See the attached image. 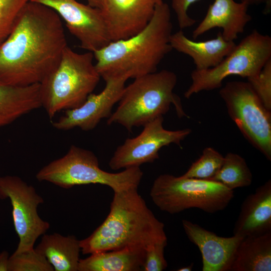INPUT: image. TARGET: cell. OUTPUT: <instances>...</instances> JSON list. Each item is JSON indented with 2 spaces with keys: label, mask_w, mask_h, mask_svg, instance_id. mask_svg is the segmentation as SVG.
<instances>
[{
  "label": "cell",
  "mask_w": 271,
  "mask_h": 271,
  "mask_svg": "<svg viewBox=\"0 0 271 271\" xmlns=\"http://www.w3.org/2000/svg\"><path fill=\"white\" fill-rule=\"evenodd\" d=\"M163 116L159 117L144 126L136 137L127 139L117 147L109 162L113 170L140 167L153 163L159 158V152L164 146L181 143L191 132L189 128L169 130L164 128Z\"/></svg>",
  "instance_id": "11"
},
{
  "label": "cell",
  "mask_w": 271,
  "mask_h": 271,
  "mask_svg": "<svg viewBox=\"0 0 271 271\" xmlns=\"http://www.w3.org/2000/svg\"><path fill=\"white\" fill-rule=\"evenodd\" d=\"M177 76L173 71L163 69L134 79L125 86L115 111L107 124L117 123L130 131L133 127L144 126L167 113L173 104L179 117H188L180 98L173 90Z\"/></svg>",
  "instance_id": "4"
},
{
  "label": "cell",
  "mask_w": 271,
  "mask_h": 271,
  "mask_svg": "<svg viewBox=\"0 0 271 271\" xmlns=\"http://www.w3.org/2000/svg\"><path fill=\"white\" fill-rule=\"evenodd\" d=\"M224 157L214 149L205 148L200 157L182 175L185 178L209 180L220 169Z\"/></svg>",
  "instance_id": "24"
},
{
  "label": "cell",
  "mask_w": 271,
  "mask_h": 271,
  "mask_svg": "<svg viewBox=\"0 0 271 271\" xmlns=\"http://www.w3.org/2000/svg\"><path fill=\"white\" fill-rule=\"evenodd\" d=\"M248 6L234 0H214L204 19L193 31L192 38L195 40L212 29L220 28L226 40L234 41L252 19L247 13Z\"/></svg>",
  "instance_id": "16"
},
{
  "label": "cell",
  "mask_w": 271,
  "mask_h": 271,
  "mask_svg": "<svg viewBox=\"0 0 271 271\" xmlns=\"http://www.w3.org/2000/svg\"><path fill=\"white\" fill-rule=\"evenodd\" d=\"M88 5L99 9H101L104 3L105 0H86Z\"/></svg>",
  "instance_id": "32"
},
{
  "label": "cell",
  "mask_w": 271,
  "mask_h": 271,
  "mask_svg": "<svg viewBox=\"0 0 271 271\" xmlns=\"http://www.w3.org/2000/svg\"><path fill=\"white\" fill-rule=\"evenodd\" d=\"M171 11L163 1L142 30L127 38L111 41L94 52L95 65L104 80L111 78H137L157 71L158 65L173 49Z\"/></svg>",
  "instance_id": "2"
},
{
  "label": "cell",
  "mask_w": 271,
  "mask_h": 271,
  "mask_svg": "<svg viewBox=\"0 0 271 271\" xmlns=\"http://www.w3.org/2000/svg\"><path fill=\"white\" fill-rule=\"evenodd\" d=\"M240 2L245 3L248 6L251 5L264 4V13L267 14L270 11L271 0H240Z\"/></svg>",
  "instance_id": "30"
},
{
  "label": "cell",
  "mask_w": 271,
  "mask_h": 271,
  "mask_svg": "<svg viewBox=\"0 0 271 271\" xmlns=\"http://www.w3.org/2000/svg\"><path fill=\"white\" fill-rule=\"evenodd\" d=\"M271 232V181L248 195L241 205L233 228V235L242 237Z\"/></svg>",
  "instance_id": "17"
},
{
  "label": "cell",
  "mask_w": 271,
  "mask_h": 271,
  "mask_svg": "<svg viewBox=\"0 0 271 271\" xmlns=\"http://www.w3.org/2000/svg\"><path fill=\"white\" fill-rule=\"evenodd\" d=\"M167 241L156 243L146 248V255L143 264L144 271H162L165 269L168 263L165 258L164 250Z\"/></svg>",
  "instance_id": "28"
},
{
  "label": "cell",
  "mask_w": 271,
  "mask_h": 271,
  "mask_svg": "<svg viewBox=\"0 0 271 271\" xmlns=\"http://www.w3.org/2000/svg\"><path fill=\"white\" fill-rule=\"evenodd\" d=\"M163 0H105L101 10L111 41L128 38L145 28Z\"/></svg>",
  "instance_id": "14"
},
{
  "label": "cell",
  "mask_w": 271,
  "mask_h": 271,
  "mask_svg": "<svg viewBox=\"0 0 271 271\" xmlns=\"http://www.w3.org/2000/svg\"><path fill=\"white\" fill-rule=\"evenodd\" d=\"M55 11L64 21L80 47L94 52L110 42L108 28L100 9L76 0H30Z\"/></svg>",
  "instance_id": "12"
},
{
  "label": "cell",
  "mask_w": 271,
  "mask_h": 271,
  "mask_svg": "<svg viewBox=\"0 0 271 271\" xmlns=\"http://www.w3.org/2000/svg\"><path fill=\"white\" fill-rule=\"evenodd\" d=\"M232 271L271 270V232L244 237L232 261Z\"/></svg>",
  "instance_id": "22"
},
{
  "label": "cell",
  "mask_w": 271,
  "mask_h": 271,
  "mask_svg": "<svg viewBox=\"0 0 271 271\" xmlns=\"http://www.w3.org/2000/svg\"><path fill=\"white\" fill-rule=\"evenodd\" d=\"M6 198L10 200L14 225L19 237L14 253L34 249L37 238L50 227L37 212L39 205L44 202L43 198L19 177L7 175L0 176V199Z\"/></svg>",
  "instance_id": "10"
},
{
  "label": "cell",
  "mask_w": 271,
  "mask_h": 271,
  "mask_svg": "<svg viewBox=\"0 0 271 271\" xmlns=\"http://www.w3.org/2000/svg\"><path fill=\"white\" fill-rule=\"evenodd\" d=\"M127 80L123 77L104 80L105 86L100 93H91L79 107L66 110L62 116L52 123L53 126L63 130L75 127L84 131L94 129L102 119L110 116L113 106L122 96Z\"/></svg>",
  "instance_id": "13"
},
{
  "label": "cell",
  "mask_w": 271,
  "mask_h": 271,
  "mask_svg": "<svg viewBox=\"0 0 271 271\" xmlns=\"http://www.w3.org/2000/svg\"><path fill=\"white\" fill-rule=\"evenodd\" d=\"M9 271H53V266L35 248L18 253H13L9 257Z\"/></svg>",
  "instance_id": "25"
},
{
  "label": "cell",
  "mask_w": 271,
  "mask_h": 271,
  "mask_svg": "<svg viewBox=\"0 0 271 271\" xmlns=\"http://www.w3.org/2000/svg\"><path fill=\"white\" fill-rule=\"evenodd\" d=\"M182 226L189 239L199 249L203 271H229L236 250L243 237L233 235L222 237L184 219Z\"/></svg>",
  "instance_id": "15"
},
{
  "label": "cell",
  "mask_w": 271,
  "mask_h": 271,
  "mask_svg": "<svg viewBox=\"0 0 271 271\" xmlns=\"http://www.w3.org/2000/svg\"><path fill=\"white\" fill-rule=\"evenodd\" d=\"M150 195L160 210L171 214L190 208L214 213L227 207L234 191L212 181L162 174L154 181Z\"/></svg>",
  "instance_id": "7"
},
{
  "label": "cell",
  "mask_w": 271,
  "mask_h": 271,
  "mask_svg": "<svg viewBox=\"0 0 271 271\" xmlns=\"http://www.w3.org/2000/svg\"><path fill=\"white\" fill-rule=\"evenodd\" d=\"M146 249L127 247L91 254L80 259L78 271H139L143 269Z\"/></svg>",
  "instance_id": "20"
},
{
  "label": "cell",
  "mask_w": 271,
  "mask_h": 271,
  "mask_svg": "<svg viewBox=\"0 0 271 271\" xmlns=\"http://www.w3.org/2000/svg\"><path fill=\"white\" fill-rule=\"evenodd\" d=\"M247 79L264 106L271 110V59L263 66L259 73Z\"/></svg>",
  "instance_id": "27"
},
{
  "label": "cell",
  "mask_w": 271,
  "mask_h": 271,
  "mask_svg": "<svg viewBox=\"0 0 271 271\" xmlns=\"http://www.w3.org/2000/svg\"><path fill=\"white\" fill-rule=\"evenodd\" d=\"M167 241L164 223L159 220L139 194L138 188L114 192L110 211L103 223L80 240L84 254L127 247L146 248Z\"/></svg>",
  "instance_id": "3"
},
{
  "label": "cell",
  "mask_w": 271,
  "mask_h": 271,
  "mask_svg": "<svg viewBox=\"0 0 271 271\" xmlns=\"http://www.w3.org/2000/svg\"><path fill=\"white\" fill-rule=\"evenodd\" d=\"M172 49L190 57L197 70L213 68L219 64L234 49V41L226 40L221 32L210 40L194 41L182 30L172 33L170 41Z\"/></svg>",
  "instance_id": "18"
},
{
  "label": "cell",
  "mask_w": 271,
  "mask_h": 271,
  "mask_svg": "<svg viewBox=\"0 0 271 271\" xmlns=\"http://www.w3.org/2000/svg\"><path fill=\"white\" fill-rule=\"evenodd\" d=\"M94 59L92 52L65 48L55 69L40 83L42 107L50 118L61 110L79 107L96 88L101 77Z\"/></svg>",
  "instance_id": "5"
},
{
  "label": "cell",
  "mask_w": 271,
  "mask_h": 271,
  "mask_svg": "<svg viewBox=\"0 0 271 271\" xmlns=\"http://www.w3.org/2000/svg\"><path fill=\"white\" fill-rule=\"evenodd\" d=\"M29 0H0V45L6 39L24 5Z\"/></svg>",
  "instance_id": "26"
},
{
  "label": "cell",
  "mask_w": 271,
  "mask_h": 271,
  "mask_svg": "<svg viewBox=\"0 0 271 271\" xmlns=\"http://www.w3.org/2000/svg\"><path fill=\"white\" fill-rule=\"evenodd\" d=\"M209 180L218 182L233 190L250 186L252 181V175L243 158L237 154L228 153L224 157L218 172Z\"/></svg>",
  "instance_id": "23"
},
{
  "label": "cell",
  "mask_w": 271,
  "mask_h": 271,
  "mask_svg": "<svg viewBox=\"0 0 271 271\" xmlns=\"http://www.w3.org/2000/svg\"><path fill=\"white\" fill-rule=\"evenodd\" d=\"M193 264L189 265V266H184L177 269L178 271H191L192 270Z\"/></svg>",
  "instance_id": "33"
},
{
  "label": "cell",
  "mask_w": 271,
  "mask_h": 271,
  "mask_svg": "<svg viewBox=\"0 0 271 271\" xmlns=\"http://www.w3.org/2000/svg\"><path fill=\"white\" fill-rule=\"evenodd\" d=\"M199 0H171V6L173 9L181 30L191 27L196 21L190 17L187 11L189 7Z\"/></svg>",
  "instance_id": "29"
},
{
  "label": "cell",
  "mask_w": 271,
  "mask_h": 271,
  "mask_svg": "<svg viewBox=\"0 0 271 271\" xmlns=\"http://www.w3.org/2000/svg\"><path fill=\"white\" fill-rule=\"evenodd\" d=\"M227 112L252 146L271 160V114L247 82H227L219 91Z\"/></svg>",
  "instance_id": "9"
},
{
  "label": "cell",
  "mask_w": 271,
  "mask_h": 271,
  "mask_svg": "<svg viewBox=\"0 0 271 271\" xmlns=\"http://www.w3.org/2000/svg\"><path fill=\"white\" fill-rule=\"evenodd\" d=\"M270 59L271 37L254 30L215 67L192 71V82L184 96L188 99L201 91L221 88L224 79L230 76L252 77L258 74Z\"/></svg>",
  "instance_id": "8"
},
{
  "label": "cell",
  "mask_w": 271,
  "mask_h": 271,
  "mask_svg": "<svg viewBox=\"0 0 271 271\" xmlns=\"http://www.w3.org/2000/svg\"><path fill=\"white\" fill-rule=\"evenodd\" d=\"M143 176L140 167L115 173L104 171L92 151L72 145L64 156L43 167L36 177L39 181L49 182L64 189L98 184L107 186L115 192L138 188Z\"/></svg>",
  "instance_id": "6"
},
{
  "label": "cell",
  "mask_w": 271,
  "mask_h": 271,
  "mask_svg": "<svg viewBox=\"0 0 271 271\" xmlns=\"http://www.w3.org/2000/svg\"><path fill=\"white\" fill-rule=\"evenodd\" d=\"M40 83L14 86L0 82V127L42 107Z\"/></svg>",
  "instance_id": "19"
},
{
  "label": "cell",
  "mask_w": 271,
  "mask_h": 271,
  "mask_svg": "<svg viewBox=\"0 0 271 271\" xmlns=\"http://www.w3.org/2000/svg\"><path fill=\"white\" fill-rule=\"evenodd\" d=\"M9 254L6 250L0 252V271H9Z\"/></svg>",
  "instance_id": "31"
},
{
  "label": "cell",
  "mask_w": 271,
  "mask_h": 271,
  "mask_svg": "<svg viewBox=\"0 0 271 271\" xmlns=\"http://www.w3.org/2000/svg\"><path fill=\"white\" fill-rule=\"evenodd\" d=\"M67 46L57 13L29 0L0 45V82L19 87L40 83L55 69Z\"/></svg>",
  "instance_id": "1"
},
{
  "label": "cell",
  "mask_w": 271,
  "mask_h": 271,
  "mask_svg": "<svg viewBox=\"0 0 271 271\" xmlns=\"http://www.w3.org/2000/svg\"><path fill=\"white\" fill-rule=\"evenodd\" d=\"M35 249L48 260L55 271H77L81 251L74 235L44 234Z\"/></svg>",
  "instance_id": "21"
}]
</instances>
